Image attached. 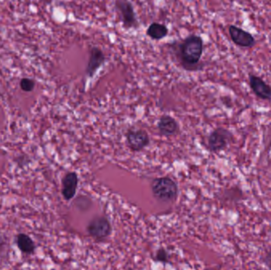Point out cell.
I'll return each instance as SVG.
<instances>
[{"instance_id":"1","label":"cell","mask_w":271,"mask_h":270,"mask_svg":"<svg viewBox=\"0 0 271 270\" xmlns=\"http://www.w3.org/2000/svg\"><path fill=\"white\" fill-rule=\"evenodd\" d=\"M175 56L182 69L187 71L198 69L204 49V42L201 37L191 34L179 42L172 46Z\"/></svg>"},{"instance_id":"13","label":"cell","mask_w":271,"mask_h":270,"mask_svg":"<svg viewBox=\"0 0 271 270\" xmlns=\"http://www.w3.org/2000/svg\"><path fill=\"white\" fill-rule=\"evenodd\" d=\"M16 242L18 249L26 255H32L35 251V244L33 239L26 234H18L16 237Z\"/></svg>"},{"instance_id":"11","label":"cell","mask_w":271,"mask_h":270,"mask_svg":"<svg viewBox=\"0 0 271 270\" xmlns=\"http://www.w3.org/2000/svg\"><path fill=\"white\" fill-rule=\"evenodd\" d=\"M158 128L160 133L168 137L176 133L179 129V125L175 118L170 116H163L158 122Z\"/></svg>"},{"instance_id":"18","label":"cell","mask_w":271,"mask_h":270,"mask_svg":"<svg viewBox=\"0 0 271 270\" xmlns=\"http://www.w3.org/2000/svg\"><path fill=\"white\" fill-rule=\"evenodd\" d=\"M270 147H271V143H270Z\"/></svg>"},{"instance_id":"2","label":"cell","mask_w":271,"mask_h":270,"mask_svg":"<svg viewBox=\"0 0 271 270\" xmlns=\"http://www.w3.org/2000/svg\"><path fill=\"white\" fill-rule=\"evenodd\" d=\"M152 193L156 198L163 202L173 201L178 196V186L168 177H158L152 182Z\"/></svg>"},{"instance_id":"17","label":"cell","mask_w":271,"mask_h":270,"mask_svg":"<svg viewBox=\"0 0 271 270\" xmlns=\"http://www.w3.org/2000/svg\"><path fill=\"white\" fill-rule=\"evenodd\" d=\"M4 246V240L3 239L2 235L0 234V251L3 249V248Z\"/></svg>"},{"instance_id":"16","label":"cell","mask_w":271,"mask_h":270,"mask_svg":"<svg viewBox=\"0 0 271 270\" xmlns=\"http://www.w3.org/2000/svg\"><path fill=\"white\" fill-rule=\"evenodd\" d=\"M265 265L271 269V249L266 252V255L263 258Z\"/></svg>"},{"instance_id":"7","label":"cell","mask_w":271,"mask_h":270,"mask_svg":"<svg viewBox=\"0 0 271 270\" xmlns=\"http://www.w3.org/2000/svg\"><path fill=\"white\" fill-rule=\"evenodd\" d=\"M105 61L106 56L103 51L97 46H93L90 50L89 59L86 68L87 76L92 78Z\"/></svg>"},{"instance_id":"15","label":"cell","mask_w":271,"mask_h":270,"mask_svg":"<svg viewBox=\"0 0 271 270\" xmlns=\"http://www.w3.org/2000/svg\"><path fill=\"white\" fill-rule=\"evenodd\" d=\"M156 259L158 261L163 262V263H166L168 259H169V255H168V252L162 248V249L158 250L157 252H156Z\"/></svg>"},{"instance_id":"6","label":"cell","mask_w":271,"mask_h":270,"mask_svg":"<svg viewBox=\"0 0 271 270\" xmlns=\"http://www.w3.org/2000/svg\"><path fill=\"white\" fill-rule=\"evenodd\" d=\"M228 32L232 40L235 44L240 47L252 48L256 44V39L249 32L231 25L228 27Z\"/></svg>"},{"instance_id":"9","label":"cell","mask_w":271,"mask_h":270,"mask_svg":"<svg viewBox=\"0 0 271 270\" xmlns=\"http://www.w3.org/2000/svg\"><path fill=\"white\" fill-rule=\"evenodd\" d=\"M249 83L252 92L262 100H270L271 86L256 75L249 76Z\"/></svg>"},{"instance_id":"4","label":"cell","mask_w":271,"mask_h":270,"mask_svg":"<svg viewBox=\"0 0 271 270\" xmlns=\"http://www.w3.org/2000/svg\"><path fill=\"white\" fill-rule=\"evenodd\" d=\"M232 139H233V133L230 130L224 128H216L209 137V148L213 152L223 151L231 142Z\"/></svg>"},{"instance_id":"14","label":"cell","mask_w":271,"mask_h":270,"mask_svg":"<svg viewBox=\"0 0 271 270\" xmlns=\"http://www.w3.org/2000/svg\"><path fill=\"white\" fill-rule=\"evenodd\" d=\"M20 86L25 92H31L35 87V82L28 78H23L20 82Z\"/></svg>"},{"instance_id":"10","label":"cell","mask_w":271,"mask_h":270,"mask_svg":"<svg viewBox=\"0 0 271 270\" xmlns=\"http://www.w3.org/2000/svg\"><path fill=\"white\" fill-rule=\"evenodd\" d=\"M78 175L75 172L67 174L62 180V195L66 200H70L75 196L78 187Z\"/></svg>"},{"instance_id":"8","label":"cell","mask_w":271,"mask_h":270,"mask_svg":"<svg viewBox=\"0 0 271 270\" xmlns=\"http://www.w3.org/2000/svg\"><path fill=\"white\" fill-rule=\"evenodd\" d=\"M126 139L130 148L134 151H141L149 144V137L144 130H130Z\"/></svg>"},{"instance_id":"12","label":"cell","mask_w":271,"mask_h":270,"mask_svg":"<svg viewBox=\"0 0 271 270\" xmlns=\"http://www.w3.org/2000/svg\"><path fill=\"white\" fill-rule=\"evenodd\" d=\"M169 30L164 24L153 22L149 26L146 30V34L152 40H160L168 35Z\"/></svg>"},{"instance_id":"5","label":"cell","mask_w":271,"mask_h":270,"mask_svg":"<svg viewBox=\"0 0 271 270\" xmlns=\"http://www.w3.org/2000/svg\"><path fill=\"white\" fill-rule=\"evenodd\" d=\"M88 232L91 237L98 241L104 240L111 235V225L104 216L94 218L88 226Z\"/></svg>"},{"instance_id":"3","label":"cell","mask_w":271,"mask_h":270,"mask_svg":"<svg viewBox=\"0 0 271 270\" xmlns=\"http://www.w3.org/2000/svg\"><path fill=\"white\" fill-rule=\"evenodd\" d=\"M114 6L121 18L124 28L130 30L139 27L137 14L130 0H115Z\"/></svg>"}]
</instances>
